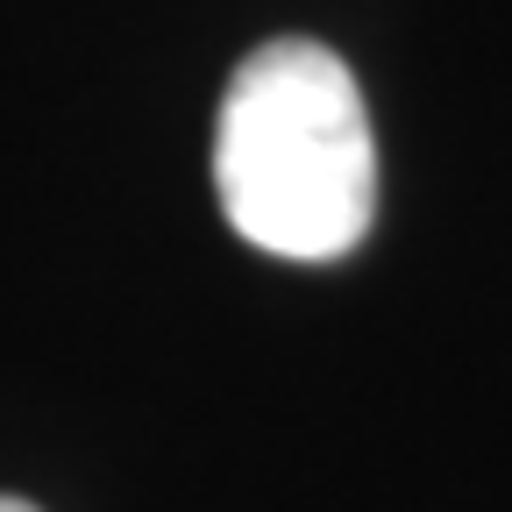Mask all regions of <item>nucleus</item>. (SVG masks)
<instances>
[{"mask_svg":"<svg viewBox=\"0 0 512 512\" xmlns=\"http://www.w3.org/2000/svg\"><path fill=\"white\" fill-rule=\"evenodd\" d=\"M228 228L285 264H335L377 214V136L356 72L313 36H271L235 64L214 121Z\"/></svg>","mask_w":512,"mask_h":512,"instance_id":"f257e3e1","label":"nucleus"},{"mask_svg":"<svg viewBox=\"0 0 512 512\" xmlns=\"http://www.w3.org/2000/svg\"><path fill=\"white\" fill-rule=\"evenodd\" d=\"M0 512H36L29 498H8V491H0Z\"/></svg>","mask_w":512,"mask_h":512,"instance_id":"f03ea898","label":"nucleus"}]
</instances>
